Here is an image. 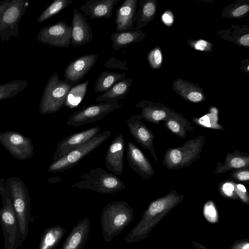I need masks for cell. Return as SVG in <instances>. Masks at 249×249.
<instances>
[{"label":"cell","mask_w":249,"mask_h":249,"mask_svg":"<svg viewBox=\"0 0 249 249\" xmlns=\"http://www.w3.org/2000/svg\"><path fill=\"white\" fill-rule=\"evenodd\" d=\"M184 195L176 190L151 201L139 222L125 237L127 243H136L146 238L157 224L183 199Z\"/></svg>","instance_id":"6da1fadb"},{"label":"cell","mask_w":249,"mask_h":249,"mask_svg":"<svg viewBox=\"0 0 249 249\" xmlns=\"http://www.w3.org/2000/svg\"><path fill=\"white\" fill-rule=\"evenodd\" d=\"M134 210L124 201H117L107 204L101 215L102 231L104 240L110 242L119 234L132 221Z\"/></svg>","instance_id":"7a4b0ae2"},{"label":"cell","mask_w":249,"mask_h":249,"mask_svg":"<svg viewBox=\"0 0 249 249\" xmlns=\"http://www.w3.org/2000/svg\"><path fill=\"white\" fill-rule=\"evenodd\" d=\"M6 183L11 191L20 236L23 242L29 233V222L34 220L31 213V198L28 189L24 181L18 177H10Z\"/></svg>","instance_id":"3957f363"},{"label":"cell","mask_w":249,"mask_h":249,"mask_svg":"<svg viewBox=\"0 0 249 249\" xmlns=\"http://www.w3.org/2000/svg\"><path fill=\"white\" fill-rule=\"evenodd\" d=\"M205 140L204 136L200 135L187 140L182 146L167 149L164 155L162 165L172 170L191 166L200 158Z\"/></svg>","instance_id":"277c9868"},{"label":"cell","mask_w":249,"mask_h":249,"mask_svg":"<svg viewBox=\"0 0 249 249\" xmlns=\"http://www.w3.org/2000/svg\"><path fill=\"white\" fill-rule=\"evenodd\" d=\"M80 180L71 185L73 188L84 189L109 194L125 188V184L116 175L97 167L80 176Z\"/></svg>","instance_id":"5b68a950"},{"label":"cell","mask_w":249,"mask_h":249,"mask_svg":"<svg viewBox=\"0 0 249 249\" xmlns=\"http://www.w3.org/2000/svg\"><path fill=\"white\" fill-rule=\"evenodd\" d=\"M74 85L60 79L57 73L49 78L41 96L39 111L46 115L59 111L65 106L67 97Z\"/></svg>","instance_id":"8992f818"},{"label":"cell","mask_w":249,"mask_h":249,"mask_svg":"<svg viewBox=\"0 0 249 249\" xmlns=\"http://www.w3.org/2000/svg\"><path fill=\"white\" fill-rule=\"evenodd\" d=\"M29 4L25 0L0 1V40L7 41L11 36H18L19 21Z\"/></svg>","instance_id":"52a82bcc"},{"label":"cell","mask_w":249,"mask_h":249,"mask_svg":"<svg viewBox=\"0 0 249 249\" xmlns=\"http://www.w3.org/2000/svg\"><path fill=\"white\" fill-rule=\"evenodd\" d=\"M111 134V131L109 130L99 133L86 143L70 151L61 159L53 161L48 167V172H61L73 167L82 159L104 143Z\"/></svg>","instance_id":"ba28073f"},{"label":"cell","mask_w":249,"mask_h":249,"mask_svg":"<svg viewBox=\"0 0 249 249\" xmlns=\"http://www.w3.org/2000/svg\"><path fill=\"white\" fill-rule=\"evenodd\" d=\"M118 101L100 102L98 104L84 106L68 119V126L78 127L104 119L114 110L121 108Z\"/></svg>","instance_id":"9c48e42d"},{"label":"cell","mask_w":249,"mask_h":249,"mask_svg":"<svg viewBox=\"0 0 249 249\" xmlns=\"http://www.w3.org/2000/svg\"><path fill=\"white\" fill-rule=\"evenodd\" d=\"M0 209V223L4 237V249H18L22 245L12 198H7Z\"/></svg>","instance_id":"30bf717a"},{"label":"cell","mask_w":249,"mask_h":249,"mask_svg":"<svg viewBox=\"0 0 249 249\" xmlns=\"http://www.w3.org/2000/svg\"><path fill=\"white\" fill-rule=\"evenodd\" d=\"M0 144L18 160H28L34 154L31 139L18 132L6 130L0 132Z\"/></svg>","instance_id":"8fae6325"},{"label":"cell","mask_w":249,"mask_h":249,"mask_svg":"<svg viewBox=\"0 0 249 249\" xmlns=\"http://www.w3.org/2000/svg\"><path fill=\"white\" fill-rule=\"evenodd\" d=\"M36 37L39 42L44 44L59 48H68L71 45V26L60 20L54 24L42 28Z\"/></svg>","instance_id":"7c38bea8"},{"label":"cell","mask_w":249,"mask_h":249,"mask_svg":"<svg viewBox=\"0 0 249 249\" xmlns=\"http://www.w3.org/2000/svg\"><path fill=\"white\" fill-rule=\"evenodd\" d=\"M140 114H131L126 121L130 135L144 148L148 150L156 161H158L154 145V135L142 122Z\"/></svg>","instance_id":"4fadbf2b"},{"label":"cell","mask_w":249,"mask_h":249,"mask_svg":"<svg viewBox=\"0 0 249 249\" xmlns=\"http://www.w3.org/2000/svg\"><path fill=\"white\" fill-rule=\"evenodd\" d=\"M100 131L101 128L95 126L64 138L57 145L53 156V161L57 160L75 148L86 143Z\"/></svg>","instance_id":"5bb4252c"},{"label":"cell","mask_w":249,"mask_h":249,"mask_svg":"<svg viewBox=\"0 0 249 249\" xmlns=\"http://www.w3.org/2000/svg\"><path fill=\"white\" fill-rule=\"evenodd\" d=\"M98 55L86 54L72 61L66 68L64 76L67 83L76 86L96 63Z\"/></svg>","instance_id":"9a60e30c"},{"label":"cell","mask_w":249,"mask_h":249,"mask_svg":"<svg viewBox=\"0 0 249 249\" xmlns=\"http://www.w3.org/2000/svg\"><path fill=\"white\" fill-rule=\"evenodd\" d=\"M126 159L133 171L144 179L155 174L152 165L142 151L132 142L127 144Z\"/></svg>","instance_id":"2e32d148"},{"label":"cell","mask_w":249,"mask_h":249,"mask_svg":"<svg viewBox=\"0 0 249 249\" xmlns=\"http://www.w3.org/2000/svg\"><path fill=\"white\" fill-rule=\"evenodd\" d=\"M124 140L122 134L117 135L110 143L105 156V164L108 170L115 175L124 172Z\"/></svg>","instance_id":"e0dca14e"},{"label":"cell","mask_w":249,"mask_h":249,"mask_svg":"<svg viewBox=\"0 0 249 249\" xmlns=\"http://www.w3.org/2000/svg\"><path fill=\"white\" fill-rule=\"evenodd\" d=\"M71 45L76 47L92 41V30L85 15L77 8L73 10Z\"/></svg>","instance_id":"ac0fdd59"},{"label":"cell","mask_w":249,"mask_h":249,"mask_svg":"<svg viewBox=\"0 0 249 249\" xmlns=\"http://www.w3.org/2000/svg\"><path fill=\"white\" fill-rule=\"evenodd\" d=\"M138 0H125L116 11V32L134 30Z\"/></svg>","instance_id":"d6986e66"},{"label":"cell","mask_w":249,"mask_h":249,"mask_svg":"<svg viewBox=\"0 0 249 249\" xmlns=\"http://www.w3.org/2000/svg\"><path fill=\"white\" fill-rule=\"evenodd\" d=\"M136 107L142 108L140 115L142 119L155 124L165 121L174 111L161 103L145 100L140 101Z\"/></svg>","instance_id":"ffe728a7"},{"label":"cell","mask_w":249,"mask_h":249,"mask_svg":"<svg viewBox=\"0 0 249 249\" xmlns=\"http://www.w3.org/2000/svg\"><path fill=\"white\" fill-rule=\"evenodd\" d=\"M120 0H89L80 6V9L91 20L96 18L109 19L113 9Z\"/></svg>","instance_id":"44dd1931"},{"label":"cell","mask_w":249,"mask_h":249,"mask_svg":"<svg viewBox=\"0 0 249 249\" xmlns=\"http://www.w3.org/2000/svg\"><path fill=\"white\" fill-rule=\"evenodd\" d=\"M90 230V220L84 218L71 231L60 249H83Z\"/></svg>","instance_id":"7402d4cb"},{"label":"cell","mask_w":249,"mask_h":249,"mask_svg":"<svg viewBox=\"0 0 249 249\" xmlns=\"http://www.w3.org/2000/svg\"><path fill=\"white\" fill-rule=\"evenodd\" d=\"M172 88L178 94L189 102L199 103L206 100L203 91L199 86L179 78L173 82Z\"/></svg>","instance_id":"603a6c76"},{"label":"cell","mask_w":249,"mask_h":249,"mask_svg":"<svg viewBox=\"0 0 249 249\" xmlns=\"http://www.w3.org/2000/svg\"><path fill=\"white\" fill-rule=\"evenodd\" d=\"M249 168V155L246 153L235 150L227 153L225 161H218L214 170L215 174H223L230 170Z\"/></svg>","instance_id":"cb8c5ba5"},{"label":"cell","mask_w":249,"mask_h":249,"mask_svg":"<svg viewBox=\"0 0 249 249\" xmlns=\"http://www.w3.org/2000/svg\"><path fill=\"white\" fill-rule=\"evenodd\" d=\"M146 33L142 30L115 32L110 35L112 48L118 50L142 41Z\"/></svg>","instance_id":"d4e9b609"},{"label":"cell","mask_w":249,"mask_h":249,"mask_svg":"<svg viewBox=\"0 0 249 249\" xmlns=\"http://www.w3.org/2000/svg\"><path fill=\"white\" fill-rule=\"evenodd\" d=\"M164 122V125L166 129L182 139L186 138L188 131L194 129L190 122L183 115L175 110Z\"/></svg>","instance_id":"484cf974"},{"label":"cell","mask_w":249,"mask_h":249,"mask_svg":"<svg viewBox=\"0 0 249 249\" xmlns=\"http://www.w3.org/2000/svg\"><path fill=\"white\" fill-rule=\"evenodd\" d=\"M132 81L131 78H124L115 84L107 92L97 96L95 101L100 103L118 101L126 98L129 92Z\"/></svg>","instance_id":"4316f807"},{"label":"cell","mask_w":249,"mask_h":249,"mask_svg":"<svg viewBox=\"0 0 249 249\" xmlns=\"http://www.w3.org/2000/svg\"><path fill=\"white\" fill-rule=\"evenodd\" d=\"M155 0H141L136 14V26L134 30H141L155 17L157 11Z\"/></svg>","instance_id":"83f0119b"},{"label":"cell","mask_w":249,"mask_h":249,"mask_svg":"<svg viewBox=\"0 0 249 249\" xmlns=\"http://www.w3.org/2000/svg\"><path fill=\"white\" fill-rule=\"evenodd\" d=\"M67 231L58 225L45 229L41 235L38 249H55Z\"/></svg>","instance_id":"f1b7e54d"},{"label":"cell","mask_w":249,"mask_h":249,"mask_svg":"<svg viewBox=\"0 0 249 249\" xmlns=\"http://www.w3.org/2000/svg\"><path fill=\"white\" fill-rule=\"evenodd\" d=\"M125 76V73L102 71L95 82L94 91L97 93H104L117 83L124 79Z\"/></svg>","instance_id":"f546056e"},{"label":"cell","mask_w":249,"mask_h":249,"mask_svg":"<svg viewBox=\"0 0 249 249\" xmlns=\"http://www.w3.org/2000/svg\"><path fill=\"white\" fill-rule=\"evenodd\" d=\"M248 27L234 26L228 30L222 31V37L239 46H249V33Z\"/></svg>","instance_id":"4dcf8cb0"},{"label":"cell","mask_w":249,"mask_h":249,"mask_svg":"<svg viewBox=\"0 0 249 249\" xmlns=\"http://www.w3.org/2000/svg\"><path fill=\"white\" fill-rule=\"evenodd\" d=\"M89 83V81L88 80L72 87L68 94L65 106L71 108L78 106L84 98Z\"/></svg>","instance_id":"1f68e13d"},{"label":"cell","mask_w":249,"mask_h":249,"mask_svg":"<svg viewBox=\"0 0 249 249\" xmlns=\"http://www.w3.org/2000/svg\"><path fill=\"white\" fill-rule=\"evenodd\" d=\"M28 82L23 80H15L0 85V100L14 97L22 91Z\"/></svg>","instance_id":"d6a6232c"},{"label":"cell","mask_w":249,"mask_h":249,"mask_svg":"<svg viewBox=\"0 0 249 249\" xmlns=\"http://www.w3.org/2000/svg\"><path fill=\"white\" fill-rule=\"evenodd\" d=\"M73 0H54L37 18L36 23H41L57 14L71 4Z\"/></svg>","instance_id":"836d02e7"},{"label":"cell","mask_w":249,"mask_h":249,"mask_svg":"<svg viewBox=\"0 0 249 249\" xmlns=\"http://www.w3.org/2000/svg\"><path fill=\"white\" fill-rule=\"evenodd\" d=\"M236 184L231 180H225L220 182L218 187L221 195L229 199H238L235 192Z\"/></svg>","instance_id":"e575fe53"},{"label":"cell","mask_w":249,"mask_h":249,"mask_svg":"<svg viewBox=\"0 0 249 249\" xmlns=\"http://www.w3.org/2000/svg\"><path fill=\"white\" fill-rule=\"evenodd\" d=\"M203 215L208 222L216 223L219 221V215L215 204L212 200L208 201L203 208Z\"/></svg>","instance_id":"d590c367"},{"label":"cell","mask_w":249,"mask_h":249,"mask_svg":"<svg viewBox=\"0 0 249 249\" xmlns=\"http://www.w3.org/2000/svg\"><path fill=\"white\" fill-rule=\"evenodd\" d=\"M147 60L151 67L154 69H157L161 67L163 57L160 47H156L149 52L147 54Z\"/></svg>","instance_id":"8d00e7d4"},{"label":"cell","mask_w":249,"mask_h":249,"mask_svg":"<svg viewBox=\"0 0 249 249\" xmlns=\"http://www.w3.org/2000/svg\"><path fill=\"white\" fill-rule=\"evenodd\" d=\"M249 10V5L247 3L235 4L226 12L225 17L239 18L245 15Z\"/></svg>","instance_id":"74e56055"},{"label":"cell","mask_w":249,"mask_h":249,"mask_svg":"<svg viewBox=\"0 0 249 249\" xmlns=\"http://www.w3.org/2000/svg\"><path fill=\"white\" fill-rule=\"evenodd\" d=\"M189 45L197 51L210 52L212 51L213 44L203 39L188 40Z\"/></svg>","instance_id":"f35d334b"},{"label":"cell","mask_w":249,"mask_h":249,"mask_svg":"<svg viewBox=\"0 0 249 249\" xmlns=\"http://www.w3.org/2000/svg\"><path fill=\"white\" fill-rule=\"evenodd\" d=\"M231 178L239 181H249V168H242L232 170L230 174Z\"/></svg>","instance_id":"ab89813d"},{"label":"cell","mask_w":249,"mask_h":249,"mask_svg":"<svg viewBox=\"0 0 249 249\" xmlns=\"http://www.w3.org/2000/svg\"><path fill=\"white\" fill-rule=\"evenodd\" d=\"M104 66L108 68H117L122 70L128 71L126 62L118 60L113 56L110 57L105 62Z\"/></svg>","instance_id":"60d3db41"},{"label":"cell","mask_w":249,"mask_h":249,"mask_svg":"<svg viewBox=\"0 0 249 249\" xmlns=\"http://www.w3.org/2000/svg\"><path fill=\"white\" fill-rule=\"evenodd\" d=\"M236 194L242 203L249 205V196L246 187L242 184H236Z\"/></svg>","instance_id":"b9f144b4"},{"label":"cell","mask_w":249,"mask_h":249,"mask_svg":"<svg viewBox=\"0 0 249 249\" xmlns=\"http://www.w3.org/2000/svg\"><path fill=\"white\" fill-rule=\"evenodd\" d=\"M0 196L2 203L5 202L7 198H12L10 189L3 178L0 179Z\"/></svg>","instance_id":"7bdbcfd3"},{"label":"cell","mask_w":249,"mask_h":249,"mask_svg":"<svg viewBox=\"0 0 249 249\" xmlns=\"http://www.w3.org/2000/svg\"><path fill=\"white\" fill-rule=\"evenodd\" d=\"M229 249H249V239L247 238L236 241Z\"/></svg>","instance_id":"ee69618b"},{"label":"cell","mask_w":249,"mask_h":249,"mask_svg":"<svg viewBox=\"0 0 249 249\" xmlns=\"http://www.w3.org/2000/svg\"><path fill=\"white\" fill-rule=\"evenodd\" d=\"M162 20L166 25H171L174 20L173 16L171 12L166 11L162 15Z\"/></svg>","instance_id":"f6af8a7d"}]
</instances>
